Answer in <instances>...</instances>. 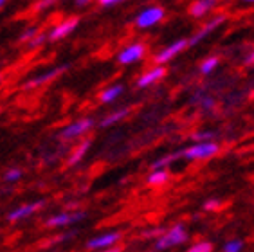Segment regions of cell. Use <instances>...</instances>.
Listing matches in <instances>:
<instances>
[{"label":"cell","mask_w":254,"mask_h":252,"mask_svg":"<svg viewBox=\"0 0 254 252\" xmlns=\"http://www.w3.org/2000/svg\"><path fill=\"white\" fill-rule=\"evenodd\" d=\"M44 205H45V200H36V202H31V204L20 205V207L13 209V211L7 214V220H9V222H20V220L29 218L34 213H38Z\"/></svg>","instance_id":"8fae6325"},{"label":"cell","mask_w":254,"mask_h":252,"mask_svg":"<svg viewBox=\"0 0 254 252\" xmlns=\"http://www.w3.org/2000/svg\"><path fill=\"white\" fill-rule=\"evenodd\" d=\"M244 249V242L240 240H231L224 245V252H240Z\"/></svg>","instance_id":"484cf974"},{"label":"cell","mask_w":254,"mask_h":252,"mask_svg":"<svg viewBox=\"0 0 254 252\" xmlns=\"http://www.w3.org/2000/svg\"><path fill=\"white\" fill-rule=\"evenodd\" d=\"M244 2H254V0H244Z\"/></svg>","instance_id":"e575fe53"},{"label":"cell","mask_w":254,"mask_h":252,"mask_svg":"<svg viewBox=\"0 0 254 252\" xmlns=\"http://www.w3.org/2000/svg\"><path fill=\"white\" fill-rule=\"evenodd\" d=\"M5 2H7V0H0V9H2V7L5 5Z\"/></svg>","instance_id":"d6a6232c"},{"label":"cell","mask_w":254,"mask_h":252,"mask_svg":"<svg viewBox=\"0 0 254 252\" xmlns=\"http://www.w3.org/2000/svg\"><path fill=\"white\" fill-rule=\"evenodd\" d=\"M121 240V233L118 231H110V233H103L98 236L90 238L87 242V249L90 251H107L108 247H112Z\"/></svg>","instance_id":"9c48e42d"},{"label":"cell","mask_w":254,"mask_h":252,"mask_svg":"<svg viewBox=\"0 0 254 252\" xmlns=\"http://www.w3.org/2000/svg\"><path fill=\"white\" fill-rule=\"evenodd\" d=\"M216 137L215 131H195L193 133V139H195L196 142L198 141H213Z\"/></svg>","instance_id":"4316f807"},{"label":"cell","mask_w":254,"mask_h":252,"mask_svg":"<svg viewBox=\"0 0 254 252\" xmlns=\"http://www.w3.org/2000/svg\"><path fill=\"white\" fill-rule=\"evenodd\" d=\"M164 233V229L162 227H157V229H152V231H144V236L150 238V236H161Z\"/></svg>","instance_id":"f546056e"},{"label":"cell","mask_w":254,"mask_h":252,"mask_svg":"<svg viewBox=\"0 0 254 252\" xmlns=\"http://www.w3.org/2000/svg\"><path fill=\"white\" fill-rule=\"evenodd\" d=\"M218 67V58L216 56H211V58H205L200 65V72L202 74H211L215 68Z\"/></svg>","instance_id":"7402d4cb"},{"label":"cell","mask_w":254,"mask_h":252,"mask_svg":"<svg viewBox=\"0 0 254 252\" xmlns=\"http://www.w3.org/2000/svg\"><path fill=\"white\" fill-rule=\"evenodd\" d=\"M144 54H146V45L137 42V44H130L123 49V51H119L118 62L121 65H132V63L141 62L144 58Z\"/></svg>","instance_id":"ba28073f"},{"label":"cell","mask_w":254,"mask_h":252,"mask_svg":"<svg viewBox=\"0 0 254 252\" xmlns=\"http://www.w3.org/2000/svg\"><path fill=\"white\" fill-rule=\"evenodd\" d=\"M123 90H125L123 85H110V87H107L101 94H99V101L105 103V105L114 103L123 94Z\"/></svg>","instance_id":"e0dca14e"},{"label":"cell","mask_w":254,"mask_h":252,"mask_svg":"<svg viewBox=\"0 0 254 252\" xmlns=\"http://www.w3.org/2000/svg\"><path fill=\"white\" fill-rule=\"evenodd\" d=\"M60 0H38L36 4L33 5V13H44L49 7H53L54 4H58Z\"/></svg>","instance_id":"603a6c76"},{"label":"cell","mask_w":254,"mask_h":252,"mask_svg":"<svg viewBox=\"0 0 254 252\" xmlns=\"http://www.w3.org/2000/svg\"><path fill=\"white\" fill-rule=\"evenodd\" d=\"M220 207V200H216V198H213V200H207L204 204V209L205 211H215V209H218Z\"/></svg>","instance_id":"83f0119b"},{"label":"cell","mask_w":254,"mask_h":252,"mask_svg":"<svg viewBox=\"0 0 254 252\" xmlns=\"http://www.w3.org/2000/svg\"><path fill=\"white\" fill-rule=\"evenodd\" d=\"M181 157H182V151H175V153H170V155L161 157V159H157L152 164V170H155V168H166V166L173 164V162H175L177 159H181Z\"/></svg>","instance_id":"d6986e66"},{"label":"cell","mask_w":254,"mask_h":252,"mask_svg":"<svg viewBox=\"0 0 254 252\" xmlns=\"http://www.w3.org/2000/svg\"><path fill=\"white\" fill-rule=\"evenodd\" d=\"M2 179H4V182H9V184L18 182V180L22 179V170H20V168H9L7 171H4Z\"/></svg>","instance_id":"ffe728a7"},{"label":"cell","mask_w":254,"mask_h":252,"mask_svg":"<svg viewBox=\"0 0 254 252\" xmlns=\"http://www.w3.org/2000/svg\"><path fill=\"white\" fill-rule=\"evenodd\" d=\"M0 85H2V74H0Z\"/></svg>","instance_id":"836d02e7"},{"label":"cell","mask_w":254,"mask_h":252,"mask_svg":"<svg viewBox=\"0 0 254 252\" xmlns=\"http://www.w3.org/2000/svg\"><path fill=\"white\" fill-rule=\"evenodd\" d=\"M186 229L184 225L181 223H177L170 231H164L161 236H157V242H155V251H166V249L175 247V245H181V243L186 242Z\"/></svg>","instance_id":"6da1fadb"},{"label":"cell","mask_w":254,"mask_h":252,"mask_svg":"<svg viewBox=\"0 0 254 252\" xmlns=\"http://www.w3.org/2000/svg\"><path fill=\"white\" fill-rule=\"evenodd\" d=\"M96 121H94L92 117H81V119H76L74 123L67 125L65 128L60 130V137L65 139V141H72V139H79V137H83L85 133L92 130Z\"/></svg>","instance_id":"3957f363"},{"label":"cell","mask_w":254,"mask_h":252,"mask_svg":"<svg viewBox=\"0 0 254 252\" xmlns=\"http://www.w3.org/2000/svg\"><path fill=\"white\" fill-rule=\"evenodd\" d=\"M87 216L85 211H76V213H60V214H54L51 218L45 220V227H51V229H62V227H67L70 223H78Z\"/></svg>","instance_id":"52a82bcc"},{"label":"cell","mask_w":254,"mask_h":252,"mask_svg":"<svg viewBox=\"0 0 254 252\" xmlns=\"http://www.w3.org/2000/svg\"><path fill=\"white\" fill-rule=\"evenodd\" d=\"M216 5V0H196L195 4L191 5V15L195 18H202L205 16L209 11H213V7Z\"/></svg>","instance_id":"9a60e30c"},{"label":"cell","mask_w":254,"mask_h":252,"mask_svg":"<svg viewBox=\"0 0 254 252\" xmlns=\"http://www.w3.org/2000/svg\"><path fill=\"white\" fill-rule=\"evenodd\" d=\"M224 22H225V15H218V16H215L213 20H209V22H207V24H205L204 27H202V29L198 31V33H196L195 36H193V38L188 40V45L200 44V42L205 38V36H207V34L213 33V31H215L216 27H220V25L224 24Z\"/></svg>","instance_id":"7c38bea8"},{"label":"cell","mask_w":254,"mask_h":252,"mask_svg":"<svg viewBox=\"0 0 254 252\" xmlns=\"http://www.w3.org/2000/svg\"><path fill=\"white\" fill-rule=\"evenodd\" d=\"M130 112H132L130 108H119V110L112 112V114H108L105 119H101V121H99V128H110L112 125H116V123L123 121L125 117L130 116Z\"/></svg>","instance_id":"2e32d148"},{"label":"cell","mask_w":254,"mask_h":252,"mask_svg":"<svg viewBox=\"0 0 254 252\" xmlns=\"http://www.w3.org/2000/svg\"><path fill=\"white\" fill-rule=\"evenodd\" d=\"M168 180H170V173L166 171V168H155L148 175V184L150 186H162L166 184Z\"/></svg>","instance_id":"ac0fdd59"},{"label":"cell","mask_w":254,"mask_h":252,"mask_svg":"<svg viewBox=\"0 0 254 252\" xmlns=\"http://www.w3.org/2000/svg\"><path fill=\"white\" fill-rule=\"evenodd\" d=\"M220 151V146L213 141H198L196 144L182 150V157L188 160H204L209 157H215Z\"/></svg>","instance_id":"7a4b0ae2"},{"label":"cell","mask_w":254,"mask_h":252,"mask_svg":"<svg viewBox=\"0 0 254 252\" xmlns=\"http://www.w3.org/2000/svg\"><path fill=\"white\" fill-rule=\"evenodd\" d=\"M92 2V0H74V4L78 5V7H85V5H88Z\"/></svg>","instance_id":"4dcf8cb0"},{"label":"cell","mask_w":254,"mask_h":252,"mask_svg":"<svg viewBox=\"0 0 254 252\" xmlns=\"http://www.w3.org/2000/svg\"><path fill=\"white\" fill-rule=\"evenodd\" d=\"M164 74H166V68L162 67V65H157V67L146 70V72L142 74L141 78L137 79V87H139V88L150 87V85H153V83L161 81V79L164 78Z\"/></svg>","instance_id":"4fadbf2b"},{"label":"cell","mask_w":254,"mask_h":252,"mask_svg":"<svg viewBox=\"0 0 254 252\" xmlns=\"http://www.w3.org/2000/svg\"><path fill=\"white\" fill-rule=\"evenodd\" d=\"M190 252H211L213 251V245L209 242H198V243H193L190 249Z\"/></svg>","instance_id":"cb8c5ba5"},{"label":"cell","mask_w":254,"mask_h":252,"mask_svg":"<svg viewBox=\"0 0 254 252\" xmlns=\"http://www.w3.org/2000/svg\"><path fill=\"white\" fill-rule=\"evenodd\" d=\"M67 70H68V65H62V67L51 68V70H47V72H42V74H38V76L31 78L29 81H25L24 85H22V90L27 92V90H34V88H38V87H44V85L54 81L58 76H62V74L67 72Z\"/></svg>","instance_id":"277c9868"},{"label":"cell","mask_w":254,"mask_h":252,"mask_svg":"<svg viewBox=\"0 0 254 252\" xmlns=\"http://www.w3.org/2000/svg\"><path fill=\"white\" fill-rule=\"evenodd\" d=\"M38 33H40L38 27H34V25H33V27H27V29H25L24 33L20 34L18 42H20V44H27V42H29V40L33 38L34 34H38Z\"/></svg>","instance_id":"d4e9b609"},{"label":"cell","mask_w":254,"mask_h":252,"mask_svg":"<svg viewBox=\"0 0 254 252\" xmlns=\"http://www.w3.org/2000/svg\"><path fill=\"white\" fill-rule=\"evenodd\" d=\"M123 0H98V4L101 5V7H112V5H118L121 4Z\"/></svg>","instance_id":"f1b7e54d"},{"label":"cell","mask_w":254,"mask_h":252,"mask_svg":"<svg viewBox=\"0 0 254 252\" xmlns=\"http://www.w3.org/2000/svg\"><path fill=\"white\" fill-rule=\"evenodd\" d=\"M245 63H247V65H253L254 63V51L247 56V58H245Z\"/></svg>","instance_id":"1f68e13d"},{"label":"cell","mask_w":254,"mask_h":252,"mask_svg":"<svg viewBox=\"0 0 254 252\" xmlns=\"http://www.w3.org/2000/svg\"><path fill=\"white\" fill-rule=\"evenodd\" d=\"M188 47V40H177V42H173V44H170L168 47H164L162 51H159V53L153 56V62L157 63V65H164V63L171 62V60L175 58L177 54L182 53L184 49Z\"/></svg>","instance_id":"30bf717a"},{"label":"cell","mask_w":254,"mask_h":252,"mask_svg":"<svg viewBox=\"0 0 254 252\" xmlns=\"http://www.w3.org/2000/svg\"><path fill=\"white\" fill-rule=\"evenodd\" d=\"M90 144H92V141L90 139H85V141H81L78 146H76V150L70 153V157H68V160H67V164L68 166H76V164H79L81 160H83V157L87 155V151H88V148H90Z\"/></svg>","instance_id":"5bb4252c"},{"label":"cell","mask_w":254,"mask_h":252,"mask_svg":"<svg viewBox=\"0 0 254 252\" xmlns=\"http://www.w3.org/2000/svg\"><path fill=\"white\" fill-rule=\"evenodd\" d=\"M164 18V9L159 7V5H152V7H146L142 9L135 18V25L139 29H150L153 25H157L159 22H162Z\"/></svg>","instance_id":"5b68a950"},{"label":"cell","mask_w":254,"mask_h":252,"mask_svg":"<svg viewBox=\"0 0 254 252\" xmlns=\"http://www.w3.org/2000/svg\"><path fill=\"white\" fill-rule=\"evenodd\" d=\"M45 40H47V34L38 33V34H34L33 38H31L25 45H27V49H29V51H36V49H40L42 45L45 44Z\"/></svg>","instance_id":"44dd1931"},{"label":"cell","mask_w":254,"mask_h":252,"mask_svg":"<svg viewBox=\"0 0 254 252\" xmlns=\"http://www.w3.org/2000/svg\"><path fill=\"white\" fill-rule=\"evenodd\" d=\"M78 25H79V16H68V18L62 20V22H58V24L54 25L53 29L49 31V34H47V38L51 42H60V40L67 38L70 33H74Z\"/></svg>","instance_id":"8992f818"}]
</instances>
